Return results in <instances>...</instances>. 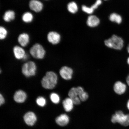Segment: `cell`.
I'll return each instance as SVG.
<instances>
[{
	"label": "cell",
	"instance_id": "cell-25",
	"mask_svg": "<svg viewBox=\"0 0 129 129\" xmlns=\"http://www.w3.org/2000/svg\"><path fill=\"white\" fill-rule=\"evenodd\" d=\"M79 97L81 101L85 102L88 99L89 95L87 92L84 91L80 93Z\"/></svg>",
	"mask_w": 129,
	"mask_h": 129
},
{
	"label": "cell",
	"instance_id": "cell-15",
	"mask_svg": "<svg viewBox=\"0 0 129 129\" xmlns=\"http://www.w3.org/2000/svg\"><path fill=\"white\" fill-rule=\"evenodd\" d=\"M100 22L99 19L96 16L93 15L89 16L87 21V25L91 27H94L97 26Z\"/></svg>",
	"mask_w": 129,
	"mask_h": 129
},
{
	"label": "cell",
	"instance_id": "cell-27",
	"mask_svg": "<svg viewBox=\"0 0 129 129\" xmlns=\"http://www.w3.org/2000/svg\"><path fill=\"white\" fill-rule=\"evenodd\" d=\"M102 3V1L101 0H96L95 4L92 5L90 7L94 11L95 9H97L98 6L101 4Z\"/></svg>",
	"mask_w": 129,
	"mask_h": 129
},
{
	"label": "cell",
	"instance_id": "cell-13",
	"mask_svg": "<svg viewBox=\"0 0 129 129\" xmlns=\"http://www.w3.org/2000/svg\"><path fill=\"white\" fill-rule=\"evenodd\" d=\"M63 106L66 112H70L73 109L74 104L72 99L69 97L66 98L62 102Z\"/></svg>",
	"mask_w": 129,
	"mask_h": 129
},
{
	"label": "cell",
	"instance_id": "cell-14",
	"mask_svg": "<svg viewBox=\"0 0 129 129\" xmlns=\"http://www.w3.org/2000/svg\"><path fill=\"white\" fill-rule=\"evenodd\" d=\"M13 51L14 56L18 59H23L26 55L23 48L18 46H14Z\"/></svg>",
	"mask_w": 129,
	"mask_h": 129
},
{
	"label": "cell",
	"instance_id": "cell-4",
	"mask_svg": "<svg viewBox=\"0 0 129 129\" xmlns=\"http://www.w3.org/2000/svg\"><path fill=\"white\" fill-rule=\"evenodd\" d=\"M37 67L33 61H30L24 63L22 67V72L27 77L34 76L36 74Z\"/></svg>",
	"mask_w": 129,
	"mask_h": 129
},
{
	"label": "cell",
	"instance_id": "cell-11",
	"mask_svg": "<svg viewBox=\"0 0 129 129\" xmlns=\"http://www.w3.org/2000/svg\"><path fill=\"white\" fill-rule=\"evenodd\" d=\"M70 119L67 114H61L56 117L55 119L56 123L61 126H64L69 123Z\"/></svg>",
	"mask_w": 129,
	"mask_h": 129
},
{
	"label": "cell",
	"instance_id": "cell-33",
	"mask_svg": "<svg viewBox=\"0 0 129 129\" xmlns=\"http://www.w3.org/2000/svg\"><path fill=\"white\" fill-rule=\"evenodd\" d=\"M44 1H48V0H44Z\"/></svg>",
	"mask_w": 129,
	"mask_h": 129
},
{
	"label": "cell",
	"instance_id": "cell-23",
	"mask_svg": "<svg viewBox=\"0 0 129 129\" xmlns=\"http://www.w3.org/2000/svg\"><path fill=\"white\" fill-rule=\"evenodd\" d=\"M36 103L38 106L41 107H43L46 105V100L43 97L39 96L37 98Z\"/></svg>",
	"mask_w": 129,
	"mask_h": 129
},
{
	"label": "cell",
	"instance_id": "cell-17",
	"mask_svg": "<svg viewBox=\"0 0 129 129\" xmlns=\"http://www.w3.org/2000/svg\"><path fill=\"white\" fill-rule=\"evenodd\" d=\"M15 17V12L13 11L9 10L5 12L3 16V19L5 21L8 22L13 20Z\"/></svg>",
	"mask_w": 129,
	"mask_h": 129
},
{
	"label": "cell",
	"instance_id": "cell-19",
	"mask_svg": "<svg viewBox=\"0 0 129 129\" xmlns=\"http://www.w3.org/2000/svg\"><path fill=\"white\" fill-rule=\"evenodd\" d=\"M67 9L71 13L75 14L78 11V8L76 3L74 2H72L68 4Z\"/></svg>",
	"mask_w": 129,
	"mask_h": 129
},
{
	"label": "cell",
	"instance_id": "cell-8",
	"mask_svg": "<svg viewBox=\"0 0 129 129\" xmlns=\"http://www.w3.org/2000/svg\"><path fill=\"white\" fill-rule=\"evenodd\" d=\"M24 120L25 123L29 126H33L36 122L37 117L34 113L29 112L26 113L24 116Z\"/></svg>",
	"mask_w": 129,
	"mask_h": 129
},
{
	"label": "cell",
	"instance_id": "cell-2",
	"mask_svg": "<svg viewBox=\"0 0 129 129\" xmlns=\"http://www.w3.org/2000/svg\"><path fill=\"white\" fill-rule=\"evenodd\" d=\"M104 43L106 47L116 50H122L124 46L123 39L115 35H112L110 38L105 40Z\"/></svg>",
	"mask_w": 129,
	"mask_h": 129
},
{
	"label": "cell",
	"instance_id": "cell-30",
	"mask_svg": "<svg viewBox=\"0 0 129 129\" xmlns=\"http://www.w3.org/2000/svg\"><path fill=\"white\" fill-rule=\"evenodd\" d=\"M127 108H128V110H129V100H128V102H127Z\"/></svg>",
	"mask_w": 129,
	"mask_h": 129
},
{
	"label": "cell",
	"instance_id": "cell-32",
	"mask_svg": "<svg viewBox=\"0 0 129 129\" xmlns=\"http://www.w3.org/2000/svg\"><path fill=\"white\" fill-rule=\"evenodd\" d=\"M127 63H128V65L129 66V56L128 57V58H127Z\"/></svg>",
	"mask_w": 129,
	"mask_h": 129
},
{
	"label": "cell",
	"instance_id": "cell-20",
	"mask_svg": "<svg viewBox=\"0 0 129 129\" xmlns=\"http://www.w3.org/2000/svg\"><path fill=\"white\" fill-rule=\"evenodd\" d=\"M33 15L30 12H27L24 13L22 16V20L25 23L31 22L33 20Z\"/></svg>",
	"mask_w": 129,
	"mask_h": 129
},
{
	"label": "cell",
	"instance_id": "cell-12",
	"mask_svg": "<svg viewBox=\"0 0 129 129\" xmlns=\"http://www.w3.org/2000/svg\"><path fill=\"white\" fill-rule=\"evenodd\" d=\"M27 98L26 93L22 90H19L16 91L14 96V100L16 102L23 103L25 101Z\"/></svg>",
	"mask_w": 129,
	"mask_h": 129
},
{
	"label": "cell",
	"instance_id": "cell-31",
	"mask_svg": "<svg viewBox=\"0 0 129 129\" xmlns=\"http://www.w3.org/2000/svg\"><path fill=\"white\" fill-rule=\"evenodd\" d=\"M127 52H128L129 54V44L128 45V46H127Z\"/></svg>",
	"mask_w": 129,
	"mask_h": 129
},
{
	"label": "cell",
	"instance_id": "cell-3",
	"mask_svg": "<svg viewBox=\"0 0 129 129\" xmlns=\"http://www.w3.org/2000/svg\"><path fill=\"white\" fill-rule=\"evenodd\" d=\"M111 122L113 123H119L124 126L129 125V114H125L121 111H117L112 115Z\"/></svg>",
	"mask_w": 129,
	"mask_h": 129
},
{
	"label": "cell",
	"instance_id": "cell-5",
	"mask_svg": "<svg viewBox=\"0 0 129 129\" xmlns=\"http://www.w3.org/2000/svg\"><path fill=\"white\" fill-rule=\"evenodd\" d=\"M30 53L35 58L41 59L44 57L46 51L41 45L36 43L30 48Z\"/></svg>",
	"mask_w": 129,
	"mask_h": 129
},
{
	"label": "cell",
	"instance_id": "cell-16",
	"mask_svg": "<svg viewBox=\"0 0 129 129\" xmlns=\"http://www.w3.org/2000/svg\"><path fill=\"white\" fill-rule=\"evenodd\" d=\"M18 40L21 46L24 47L28 44L29 41V37L28 34L22 33L19 35Z\"/></svg>",
	"mask_w": 129,
	"mask_h": 129
},
{
	"label": "cell",
	"instance_id": "cell-26",
	"mask_svg": "<svg viewBox=\"0 0 129 129\" xmlns=\"http://www.w3.org/2000/svg\"><path fill=\"white\" fill-rule=\"evenodd\" d=\"M82 10L84 12L88 14H92L94 11L92 9L91 7H88L87 6L83 5L82 6Z\"/></svg>",
	"mask_w": 129,
	"mask_h": 129
},
{
	"label": "cell",
	"instance_id": "cell-1",
	"mask_svg": "<svg viewBox=\"0 0 129 129\" xmlns=\"http://www.w3.org/2000/svg\"><path fill=\"white\" fill-rule=\"evenodd\" d=\"M58 77L54 72H47L46 75L41 80V84L43 88L46 89H53L57 84Z\"/></svg>",
	"mask_w": 129,
	"mask_h": 129
},
{
	"label": "cell",
	"instance_id": "cell-29",
	"mask_svg": "<svg viewBox=\"0 0 129 129\" xmlns=\"http://www.w3.org/2000/svg\"><path fill=\"white\" fill-rule=\"evenodd\" d=\"M126 82L127 84L129 86V74L126 77Z\"/></svg>",
	"mask_w": 129,
	"mask_h": 129
},
{
	"label": "cell",
	"instance_id": "cell-21",
	"mask_svg": "<svg viewBox=\"0 0 129 129\" xmlns=\"http://www.w3.org/2000/svg\"><path fill=\"white\" fill-rule=\"evenodd\" d=\"M79 93L77 87H73L70 89L68 92L69 97L72 98L79 96Z\"/></svg>",
	"mask_w": 129,
	"mask_h": 129
},
{
	"label": "cell",
	"instance_id": "cell-10",
	"mask_svg": "<svg viewBox=\"0 0 129 129\" xmlns=\"http://www.w3.org/2000/svg\"><path fill=\"white\" fill-rule=\"evenodd\" d=\"M29 6L31 10L36 12H41L43 7L42 3L38 0H31L29 3Z\"/></svg>",
	"mask_w": 129,
	"mask_h": 129
},
{
	"label": "cell",
	"instance_id": "cell-18",
	"mask_svg": "<svg viewBox=\"0 0 129 129\" xmlns=\"http://www.w3.org/2000/svg\"><path fill=\"white\" fill-rule=\"evenodd\" d=\"M109 19L111 21L115 22L118 24H120L122 21L121 16L115 13L111 14L110 16Z\"/></svg>",
	"mask_w": 129,
	"mask_h": 129
},
{
	"label": "cell",
	"instance_id": "cell-28",
	"mask_svg": "<svg viewBox=\"0 0 129 129\" xmlns=\"http://www.w3.org/2000/svg\"><path fill=\"white\" fill-rule=\"evenodd\" d=\"M5 101V99L4 96L1 94H0V105L1 106L4 104Z\"/></svg>",
	"mask_w": 129,
	"mask_h": 129
},
{
	"label": "cell",
	"instance_id": "cell-9",
	"mask_svg": "<svg viewBox=\"0 0 129 129\" xmlns=\"http://www.w3.org/2000/svg\"><path fill=\"white\" fill-rule=\"evenodd\" d=\"M47 39L49 43L53 45H56L59 43L61 40V36L57 32L55 31L50 32L47 35Z\"/></svg>",
	"mask_w": 129,
	"mask_h": 129
},
{
	"label": "cell",
	"instance_id": "cell-7",
	"mask_svg": "<svg viewBox=\"0 0 129 129\" xmlns=\"http://www.w3.org/2000/svg\"><path fill=\"white\" fill-rule=\"evenodd\" d=\"M114 91L116 94L121 95L124 94L126 91V85L123 82L118 81L115 82L113 85Z\"/></svg>",
	"mask_w": 129,
	"mask_h": 129
},
{
	"label": "cell",
	"instance_id": "cell-24",
	"mask_svg": "<svg viewBox=\"0 0 129 129\" xmlns=\"http://www.w3.org/2000/svg\"><path fill=\"white\" fill-rule=\"evenodd\" d=\"M8 32L6 29L3 26L0 27V39L3 40L6 38Z\"/></svg>",
	"mask_w": 129,
	"mask_h": 129
},
{
	"label": "cell",
	"instance_id": "cell-22",
	"mask_svg": "<svg viewBox=\"0 0 129 129\" xmlns=\"http://www.w3.org/2000/svg\"><path fill=\"white\" fill-rule=\"evenodd\" d=\"M50 98L51 101L55 104H58L60 101V98L58 95L55 93H51Z\"/></svg>",
	"mask_w": 129,
	"mask_h": 129
},
{
	"label": "cell",
	"instance_id": "cell-6",
	"mask_svg": "<svg viewBox=\"0 0 129 129\" xmlns=\"http://www.w3.org/2000/svg\"><path fill=\"white\" fill-rule=\"evenodd\" d=\"M74 71L71 68L64 66L61 67L59 73L61 77L66 80H72L73 77Z\"/></svg>",
	"mask_w": 129,
	"mask_h": 129
},
{
	"label": "cell",
	"instance_id": "cell-34",
	"mask_svg": "<svg viewBox=\"0 0 129 129\" xmlns=\"http://www.w3.org/2000/svg\"><path fill=\"white\" fill-rule=\"evenodd\" d=\"M104 1H107V0H104Z\"/></svg>",
	"mask_w": 129,
	"mask_h": 129
}]
</instances>
